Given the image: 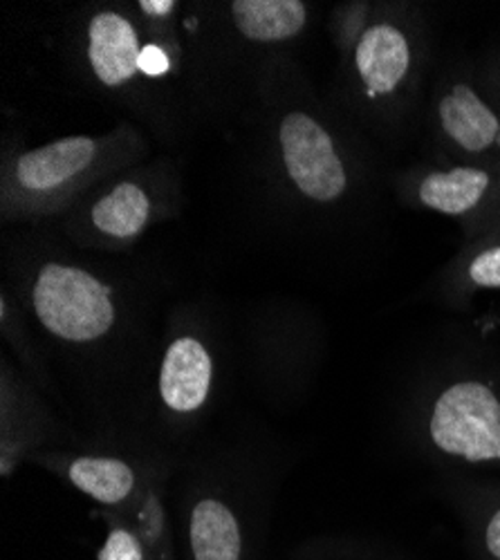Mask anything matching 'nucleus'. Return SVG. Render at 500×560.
I'll return each instance as SVG.
<instances>
[{"label":"nucleus","instance_id":"obj_7","mask_svg":"<svg viewBox=\"0 0 500 560\" xmlns=\"http://www.w3.org/2000/svg\"><path fill=\"white\" fill-rule=\"evenodd\" d=\"M425 63V25L406 5H377L346 61L361 102L386 115L411 106Z\"/></svg>","mask_w":500,"mask_h":560},{"label":"nucleus","instance_id":"obj_6","mask_svg":"<svg viewBox=\"0 0 500 560\" xmlns=\"http://www.w3.org/2000/svg\"><path fill=\"white\" fill-rule=\"evenodd\" d=\"M185 207L177 166L166 160L135 164L90 191L59 226L77 249L121 254Z\"/></svg>","mask_w":500,"mask_h":560},{"label":"nucleus","instance_id":"obj_14","mask_svg":"<svg viewBox=\"0 0 500 560\" xmlns=\"http://www.w3.org/2000/svg\"><path fill=\"white\" fill-rule=\"evenodd\" d=\"M226 23L252 45L294 43L310 25V5L301 0H232Z\"/></svg>","mask_w":500,"mask_h":560},{"label":"nucleus","instance_id":"obj_9","mask_svg":"<svg viewBox=\"0 0 500 560\" xmlns=\"http://www.w3.org/2000/svg\"><path fill=\"white\" fill-rule=\"evenodd\" d=\"M395 191L406 207L456 220L469 238L500 200V168L431 162L402 173Z\"/></svg>","mask_w":500,"mask_h":560},{"label":"nucleus","instance_id":"obj_21","mask_svg":"<svg viewBox=\"0 0 500 560\" xmlns=\"http://www.w3.org/2000/svg\"><path fill=\"white\" fill-rule=\"evenodd\" d=\"M478 85L482 88L489 102L500 110V61H489L480 72H478Z\"/></svg>","mask_w":500,"mask_h":560},{"label":"nucleus","instance_id":"obj_10","mask_svg":"<svg viewBox=\"0 0 500 560\" xmlns=\"http://www.w3.org/2000/svg\"><path fill=\"white\" fill-rule=\"evenodd\" d=\"M43 469L66 480L72 489L93 500L102 511H126L144 491L164 478L158 466L113 453L38 451L30 457Z\"/></svg>","mask_w":500,"mask_h":560},{"label":"nucleus","instance_id":"obj_19","mask_svg":"<svg viewBox=\"0 0 500 560\" xmlns=\"http://www.w3.org/2000/svg\"><path fill=\"white\" fill-rule=\"evenodd\" d=\"M100 518L108 525L106 538L97 549V560H149L142 536L138 534L128 518L115 511H102Z\"/></svg>","mask_w":500,"mask_h":560},{"label":"nucleus","instance_id":"obj_8","mask_svg":"<svg viewBox=\"0 0 500 560\" xmlns=\"http://www.w3.org/2000/svg\"><path fill=\"white\" fill-rule=\"evenodd\" d=\"M435 162L500 168V110L476 79L442 77L431 100Z\"/></svg>","mask_w":500,"mask_h":560},{"label":"nucleus","instance_id":"obj_17","mask_svg":"<svg viewBox=\"0 0 500 560\" xmlns=\"http://www.w3.org/2000/svg\"><path fill=\"white\" fill-rule=\"evenodd\" d=\"M119 513L142 536L149 560H175V538L164 504V478L153 482L138 502Z\"/></svg>","mask_w":500,"mask_h":560},{"label":"nucleus","instance_id":"obj_3","mask_svg":"<svg viewBox=\"0 0 500 560\" xmlns=\"http://www.w3.org/2000/svg\"><path fill=\"white\" fill-rule=\"evenodd\" d=\"M177 8L173 0H140L85 10L77 38L88 79L128 108L151 113L162 83L179 72Z\"/></svg>","mask_w":500,"mask_h":560},{"label":"nucleus","instance_id":"obj_15","mask_svg":"<svg viewBox=\"0 0 500 560\" xmlns=\"http://www.w3.org/2000/svg\"><path fill=\"white\" fill-rule=\"evenodd\" d=\"M472 560H500V480H461L451 489Z\"/></svg>","mask_w":500,"mask_h":560},{"label":"nucleus","instance_id":"obj_12","mask_svg":"<svg viewBox=\"0 0 500 560\" xmlns=\"http://www.w3.org/2000/svg\"><path fill=\"white\" fill-rule=\"evenodd\" d=\"M0 471L10 480L23 462L48 442L53 417L45 404L36 397L30 382H25L19 372L10 370L8 361L0 368Z\"/></svg>","mask_w":500,"mask_h":560},{"label":"nucleus","instance_id":"obj_22","mask_svg":"<svg viewBox=\"0 0 500 560\" xmlns=\"http://www.w3.org/2000/svg\"><path fill=\"white\" fill-rule=\"evenodd\" d=\"M476 238H500V200H498L496 209L491 211V215L476 229L474 236L467 238V243L476 241Z\"/></svg>","mask_w":500,"mask_h":560},{"label":"nucleus","instance_id":"obj_5","mask_svg":"<svg viewBox=\"0 0 500 560\" xmlns=\"http://www.w3.org/2000/svg\"><path fill=\"white\" fill-rule=\"evenodd\" d=\"M265 151L283 196L307 211L333 213L367 182V168L337 119L305 100L277 104Z\"/></svg>","mask_w":500,"mask_h":560},{"label":"nucleus","instance_id":"obj_18","mask_svg":"<svg viewBox=\"0 0 500 560\" xmlns=\"http://www.w3.org/2000/svg\"><path fill=\"white\" fill-rule=\"evenodd\" d=\"M0 328H3V339L12 346L16 352V359L23 363L30 375L45 386V368L38 350L34 348V341L27 332V320L25 310L21 303L10 294L8 285H3V294H0Z\"/></svg>","mask_w":500,"mask_h":560},{"label":"nucleus","instance_id":"obj_11","mask_svg":"<svg viewBox=\"0 0 500 560\" xmlns=\"http://www.w3.org/2000/svg\"><path fill=\"white\" fill-rule=\"evenodd\" d=\"M216 386V359L209 341L194 325H182L166 339L158 375L155 397L171 422H194L209 406Z\"/></svg>","mask_w":500,"mask_h":560},{"label":"nucleus","instance_id":"obj_13","mask_svg":"<svg viewBox=\"0 0 500 560\" xmlns=\"http://www.w3.org/2000/svg\"><path fill=\"white\" fill-rule=\"evenodd\" d=\"M185 534L189 560H245V525L234 502L216 489L191 495Z\"/></svg>","mask_w":500,"mask_h":560},{"label":"nucleus","instance_id":"obj_20","mask_svg":"<svg viewBox=\"0 0 500 560\" xmlns=\"http://www.w3.org/2000/svg\"><path fill=\"white\" fill-rule=\"evenodd\" d=\"M375 12H377L375 3H346L333 12L330 34H333L335 48L341 57V63L350 59L357 40L361 38L363 32H367Z\"/></svg>","mask_w":500,"mask_h":560},{"label":"nucleus","instance_id":"obj_2","mask_svg":"<svg viewBox=\"0 0 500 560\" xmlns=\"http://www.w3.org/2000/svg\"><path fill=\"white\" fill-rule=\"evenodd\" d=\"M147 135L121 121L97 135H68L34 149H5L0 164V220L8 226L63 218L108 177L147 162Z\"/></svg>","mask_w":500,"mask_h":560},{"label":"nucleus","instance_id":"obj_16","mask_svg":"<svg viewBox=\"0 0 500 560\" xmlns=\"http://www.w3.org/2000/svg\"><path fill=\"white\" fill-rule=\"evenodd\" d=\"M446 276L451 292L458 299L478 292H500V238L469 241Z\"/></svg>","mask_w":500,"mask_h":560},{"label":"nucleus","instance_id":"obj_4","mask_svg":"<svg viewBox=\"0 0 500 560\" xmlns=\"http://www.w3.org/2000/svg\"><path fill=\"white\" fill-rule=\"evenodd\" d=\"M411 429L420 448L463 471H500V363L456 357L420 384Z\"/></svg>","mask_w":500,"mask_h":560},{"label":"nucleus","instance_id":"obj_1","mask_svg":"<svg viewBox=\"0 0 500 560\" xmlns=\"http://www.w3.org/2000/svg\"><path fill=\"white\" fill-rule=\"evenodd\" d=\"M10 258L14 299L53 343L72 352H100L130 320L121 278L43 236H25Z\"/></svg>","mask_w":500,"mask_h":560}]
</instances>
